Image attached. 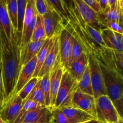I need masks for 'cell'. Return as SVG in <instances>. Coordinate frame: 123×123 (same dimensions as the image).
Instances as JSON below:
<instances>
[{"mask_svg": "<svg viewBox=\"0 0 123 123\" xmlns=\"http://www.w3.org/2000/svg\"><path fill=\"white\" fill-rule=\"evenodd\" d=\"M21 34L14 31L10 45H2L1 68L4 91L2 106L10 98L21 70Z\"/></svg>", "mask_w": 123, "mask_h": 123, "instance_id": "cell-1", "label": "cell"}, {"mask_svg": "<svg viewBox=\"0 0 123 123\" xmlns=\"http://www.w3.org/2000/svg\"><path fill=\"white\" fill-rule=\"evenodd\" d=\"M98 62L104 79L107 95L114 103L120 116L123 118V75L118 71Z\"/></svg>", "mask_w": 123, "mask_h": 123, "instance_id": "cell-2", "label": "cell"}, {"mask_svg": "<svg viewBox=\"0 0 123 123\" xmlns=\"http://www.w3.org/2000/svg\"><path fill=\"white\" fill-rule=\"evenodd\" d=\"M78 88V82L74 80L67 70H65L62 74L54 109H60L71 106L72 100Z\"/></svg>", "mask_w": 123, "mask_h": 123, "instance_id": "cell-3", "label": "cell"}, {"mask_svg": "<svg viewBox=\"0 0 123 123\" xmlns=\"http://www.w3.org/2000/svg\"><path fill=\"white\" fill-rule=\"evenodd\" d=\"M96 120L99 122L113 123L122 118L108 95H102L96 98Z\"/></svg>", "mask_w": 123, "mask_h": 123, "instance_id": "cell-4", "label": "cell"}, {"mask_svg": "<svg viewBox=\"0 0 123 123\" xmlns=\"http://www.w3.org/2000/svg\"><path fill=\"white\" fill-rule=\"evenodd\" d=\"M72 40V28L68 21L59 35V57L65 70L71 62Z\"/></svg>", "mask_w": 123, "mask_h": 123, "instance_id": "cell-5", "label": "cell"}, {"mask_svg": "<svg viewBox=\"0 0 123 123\" xmlns=\"http://www.w3.org/2000/svg\"><path fill=\"white\" fill-rule=\"evenodd\" d=\"M87 56L94 97L97 98L102 95H107L104 79L98 61L92 54H88Z\"/></svg>", "mask_w": 123, "mask_h": 123, "instance_id": "cell-6", "label": "cell"}, {"mask_svg": "<svg viewBox=\"0 0 123 123\" xmlns=\"http://www.w3.org/2000/svg\"><path fill=\"white\" fill-rule=\"evenodd\" d=\"M42 17L47 38L59 36L62 29L67 23L54 10H50Z\"/></svg>", "mask_w": 123, "mask_h": 123, "instance_id": "cell-7", "label": "cell"}, {"mask_svg": "<svg viewBox=\"0 0 123 123\" xmlns=\"http://www.w3.org/2000/svg\"><path fill=\"white\" fill-rule=\"evenodd\" d=\"M23 105V100L17 94L12 96L4 105L0 117L6 123H13L18 117Z\"/></svg>", "mask_w": 123, "mask_h": 123, "instance_id": "cell-8", "label": "cell"}, {"mask_svg": "<svg viewBox=\"0 0 123 123\" xmlns=\"http://www.w3.org/2000/svg\"><path fill=\"white\" fill-rule=\"evenodd\" d=\"M71 106L84 111L96 120V98L94 96L84 93L78 88L72 100Z\"/></svg>", "mask_w": 123, "mask_h": 123, "instance_id": "cell-9", "label": "cell"}, {"mask_svg": "<svg viewBox=\"0 0 123 123\" xmlns=\"http://www.w3.org/2000/svg\"><path fill=\"white\" fill-rule=\"evenodd\" d=\"M64 71L65 69L60 61L58 55L55 64L49 72L50 88V105L49 109L50 110L54 109L55 106L58 91Z\"/></svg>", "mask_w": 123, "mask_h": 123, "instance_id": "cell-10", "label": "cell"}, {"mask_svg": "<svg viewBox=\"0 0 123 123\" xmlns=\"http://www.w3.org/2000/svg\"><path fill=\"white\" fill-rule=\"evenodd\" d=\"M74 2L76 9L83 20L92 28L100 32V30L103 28L98 20V13L82 0H74Z\"/></svg>", "mask_w": 123, "mask_h": 123, "instance_id": "cell-11", "label": "cell"}, {"mask_svg": "<svg viewBox=\"0 0 123 123\" xmlns=\"http://www.w3.org/2000/svg\"><path fill=\"white\" fill-rule=\"evenodd\" d=\"M14 33L6 4L0 0V34L2 45H10V40Z\"/></svg>", "mask_w": 123, "mask_h": 123, "instance_id": "cell-12", "label": "cell"}, {"mask_svg": "<svg viewBox=\"0 0 123 123\" xmlns=\"http://www.w3.org/2000/svg\"><path fill=\"white\" fill-rule=\"evenodd\" d=\"M50 122H52L51 110L48 107L44 106L30 111L14 123H47Z\"/></svg>", "mask_w": 123, "mask_h": 123, "instance_id": "cell-13", "label": "cell"}, {"mask_svg": "<svg viewBox=\"0 0 123 123\" xmlns=\"http://www.w3.org/2000/svg\"><path fill=\"white\" fill-rule=\"evenodd\" d=\"M36 62H37V56H36L30 61H29L27 63L22 66L16 84L12 92L11 97L14 95L17 94L25 86V84H27L29 80L33 77L36 69Z\"/></svg>", "mask_w": 123, "mask_h": 123, "instance_id": "cell-14", "label": "cell"}, {"mask_svg": "<svg viewBox=\"0 0 123 123\" xmlns=\"http://www.w3.org/2000/svg\"><path fill=\"white\" fill-rule=\"evenodd\" d=\"M100 34L106 48L118 52H123V34L108 28L102 29Z\"/></svg>", "mask_w": 123, "mask_h": 123, "instance_id": "cell-15", "label": "cell"}, {"mask_svg": "<svg viewBox=\"0 0 123 123\" xmlns=\"http://www.w3.org/2000/svg\"><path fill=\"white\" fill-rule=\"evenodd\" d=\"M59 55V36H55L51 48L49 49L45 58L43 65L38 73V77L42 78L47 73H49L55 64Z\"/></svg>", "mask_w": 123, "mask_h": 123, "instance_id": "cell-16", "label": "cell"}, {"mask_svg": "<svg viewBox=\"0 0 123 123\" xmlns=\"http://www.w3.org/2000/svg\"><path fill=\"white\" fill-rule=\"evenodd\" d=\"M88 64V59L87 54L83 52L78 58L71 62L66 70L74 80L79 82Z\"/></svg>", "mask_w": 123, "mask_h": 123, "instance_id": "cell-17", "label": "cell"}, {"mask_svg": "<svg viewBox=\"0 0 123 123\" xmlns=\"http://www.w3.org/2000/svg\"><path fill=\"white\" fill-rule=\"evenodd\" d=\"M66 115L71 123H85L92 120H96L93 117L84 111L75 107L67 106L60 108Z\"/></svg>", "mask_w": 123, "mask_h": 123, "instance_id": "cell-18", "label": "cell"}, {"mask_svg": "<svg viewBox=\"0 0 123 123\" xmlns=\"http://www.w3.org/2000/svg\"><path fill=\"white\" fill-rule=\"evenodd\" d=\"M98 14L103 19L109 21L118 22L122 26L123 11L119 8L117 2L111 7L108 6L103 12Z\"/></svg>", "mask_w": 123, "mask_h": 123, "instance_id": "cell-19", "label": "cell"}, {"mask_svg": "<svg viewBox=\"0 0 123 123\" xmlns=\"http://www.w3.org/2000/svg\"><path fill=\"white\" fill-rule=\"evenodd\" d=\"M54 37L53 36L51 38H47L44 42V44H43L41 49H40L39 52H38L37 56V62H36V69H35L33 77H38V73L41 69L43 62H44L45 58L49 52V49L51 48L52 45L53 44V42L54 40Z\"/></svg>", "mask_w": 123, "mask_h": 123, "instance_id": "cell-20", "label": "cell"}, {"mask_svg": "<svg viewBox=\"0 0 123 123\" xmlns=\"http://www.w3.org/2000/svg\"><path fill=\"white\" fill-rule=\"evenodd\" d=\"M46 40H40L30 42L28 45L25 54L21 57L22 66L27 63L29 61L37 55L40 49L44 44Z\"/></svg>", "mask_w": 123, "mask_h": 123, "instance_id": "cell-21", "label": "cell"}, {"mask_svg": "<svg viewBox=\"0 0 123 123\" xmlns=\"http://www.w3.org/2000/svg\"><path fill=\"white\" fill-rule=\"evenodd\" d=\"M78 89L84 93L94 96L88 64L80 80L78 82Z\"/></svg>", "mask_w": 123, "mask_h": 123, "instance_id": "cell-22", "label": "cell"}, {"mask_svg": "<svg viewBox=\"0 0 123 123\" xmlns=\"http://www.w3.org/2000/svg\"><path fill=\"white\" fill-rule=\"evenodd\" d=\"M40 86L44 97L45 106L50 108V88L49 73L41 78L39 81Z\"/></svg>", "mask_w": 123, "mask_h": 123, "instance_id": "cell-23", "label": "cell"}, {"mask_svg": "<svg viewBox=\"0 0 123 123\" xmlns=\"http://www.w3.org/2000/svg\"><path fill=\"white\" fill-rule=\"evenodd\" d=\"M47 38L43 26L42 17L37 14L36 19V25L34 29L33 33L31 37V42L40 40H46Z\"/></svg>", "mask_w": 123, "mask_h": 123, "instance_id": "cell-24", "label": "cell"}, {"mask_svg": "<svg viewBox=\"0 0 123 123\" xmlns=\"http://www.w3.org/2000/svg\"><path fill=\"white\" fill-rule=\"evenodd\" d=\"M39 81L35 85V86L32 89V91L30 92V93L26 97V98L23 101V102H26V101L28 100H31L33 101V102H36V103H38V104L41 105L45 106L44 97L43 92H42V90L40 88V86Z\"/></svg>", "mask_w": 123, "mask_h": 123, "instance_id": "cell-25", "label": "cell"}, {"mask_svg": "<svg viewBox=\"0 0 123 123\" xmlns=\"http://www.w3.org/2000/svg\"><path fill=\"white\" fill-rule=\"evenodd\" d=\"M47 1L50 7L61 16L64 20L66 22L68 21L70 13L65 7L62 0H47Z\"/></svg>", "mask_w": 123, "mask_h": 123, "instance_id": "cell-26", "label": "cell"}, {"mask_svg": "<svg viewBox=\"0 0 123 123\" xmlns=\"http://www.w3.org/2000/svg\"><path fill=\"white\" fill-rule=\"evenodd\" d=\"M7 12L9 16L14 31L17 30V23H18V10H17L16 0H9L6 3Z\"/></svg>", "mask_w": 123, "mask_h": 123, "instance_id": "cell-27", "label": "cell"}, {"mask_svg": "<svg viewBox=\"0 0 123 123\" xmlns=\"http://www.w3.org/2000/svg\"><path fill=\"white\" fill-rule=\"evenodd\" d=\"M37 14H37V11L35 8L33 1L32 0H28L26 8H25V14H24L22 30L27 26V25L31 22L33 18Z\"/></svg>", "mask_w": 123, "mask_h": 123, "instance_id": "cell-28", "label": "cell"}, {"mask_svg": "<svg viewBox=\"0 0 123 123\" xmlns=\"http://www.w3.org/2000/svg\"><path fill=\"white\" fill-rule=\"evenodd\" d=\"M72 35H73V40H72L71 62L74 61V60H75L76 59L78 58L83 52H84L82 46L81 45L79 40L78 39L76 35L74 34L73 28H72Z\"/></svg>", "mask_w": 123, "mask_h": 123, "instance_id": "cell-29", "label": "cell"}, {"mask_svg": "<svg viewBox=\"0 0 123 123\" xmlns=\"http://www.w3.org/2000/svg\"><path fill=\"white\" fill-rule=\"evenodd\" d=\"M41 78L39 77H32L28 81V82L25 84V86L21 89L20 91L18 93V94L20 96V98L23 100V101L26 98V97L28 96L35 85L37 84Z\"/></svg>", "mask_w": 123, "mask_h": 123, "instance_id": "cell-30", "label": "cell"}, {"mask_svg": "<svg viewBox=\"0 0 123 123\" xmlns=\"http://www.w3.org/2000/svg\"><path fill=\"white\" fill-rule=\"evenodd\" d=\"M44 106L38 104V103H36V102H33V101L28 100V101H26V102H23L22 108L21 110H20L18 117L16 118L15 121H14L13 123H15L16 121H17L18 120H19V119L21 118L22 117L24 116L26 113L30 111L33 110V109H37V108H42V107H44Z\"/></svg>", "mask_w": 123, "mask_h": 123, "instance_id": "cell-31", "label": "cell"}, {"mask_svg": "<svg viewBox=\"0 0 123 123\" xmlns=\"http://www.w3.org/2000/svg\"><path fill=\"white\" fill-rule=\"evenodd\" d=\"M34 4L35 8H36L37 13L38 15L43 16L44 14H46L50 10H54L47 0H32Z\"/></svg>", "mask_w": 123, "mask_h": 123, "instance_id": "cell-32", "label": "cell"}, {"mask_svg": "<svg viewBox=\"0 0 123 123\" xmlns=\"http://www.w3.org/2000/svg\"><path fill=\"white\" fill-rule=\"evenodd\" d=\"M52 123H71L68 118L63 112L58 108H55L51 110Z\"/></svg>", "mask_w": 123, "mask_h": 123, "instance_id": "cell-33", "label": "cell"}, {"mask_svg": "<svg viewBox=\"0 0 123 123\" xmlns=\"http://www.w3.org/2000/svg\"><path fill=\"white\" fill-rule=\"evenodd\" d=\"M84 2L90 6L91 8L94 10L96 13H100L101 12L99 4L96 1V0H82Z\"/></svg>", "mask_w": 123, "mask_h": 123, "instance_id": "cell-34", "label": "cell"}, {"mask_svg": "<svg viewBox=\"0 0 123 123\" xmlns=\"http://www.w3.org/2000/svg\"><path fill=\"white\" fill-rule=\"evenodd\" d=\"M62 1L64 4L65 7L67 9V10L68 11V12L70 11L74 10L76 8L74 0H62Z\"/></svg>", "mask_w": 123, "mask_h": 123, "instance_id": "cell-35", "label": "cell"}, {"mask_svg": "<svg viewBox=\"0 0 123 123\" xmlns=\"http://www.w3.org/2000/svg\"><path fill=\"white\" fill-rule=\"evenodd\" d=\"M4 98V91L3 82H2L1 68H0V100H1L3 102Z\"/></svg>", "mask_w": 123, "mask_h": 123, "instance_id": "cell-36", "label": "cell"}, {"mask_svg": "<svg viewBox=\"0 0 123 123\" xmlns=\"http://www.w3.org/2000/svg\"><path fill=\"white\" fill-rule=\"evenodd\" d=\"M99 6L101 10V12H103L105 10V8L108 7V0H100Z\"/></svg>", "mask_w": 123, "mask_h": 123, "instance_id": "cell-37", "label": "cell"}, {"mask_svg": "<svg viewBox=\"0 0 123 123\" xmlns=\"http://www.w3.org/2000/svg\"><path fill=\"white\" fill-rule=\"evenodd\" d=\"M117 2V0H108V6L111 7L114 6Z\"/></svg>", "mask_w": 123, "mask_h": 123, "instance_id": "cell-38", "label": "cell"}, {"mask_svg": "<svg viewBox=\"0 0 123 123\" xmlns=\"http://www.w3.org/2000/svg\"><path fill=\"white\" fill-rule=\"evenodd\" d=\"M85 123H105L99 122V121H97V120H91V121H87V122H86Z\"/></svg>", "mask_w": 123, "mask_h": 123, "instance_id": "cell-39", "label": "cell"}, {"mask_svg": "<svg viewBox=\"0 0 123 123\" xmlns=\"http://www.w3.org/2000/svg\"><path fill=\"white\" fill-rule=\"evenodd\" d=\"M113 123H123V118L119 119L117 121H116V122H114Z\"/></svg>", "mask_w": 123, "mask_h": 123, "instance_id": "cell-40", "label": "cell"}, {"mask_svg": "<svg viewBox=\"0 0 123 123\" xmlns=\"http://www.w3.org/2000/svg\"><path fill=\"white\" fill-rule=\"evenodd\" d=\"M1 50H2V42H1V34H0V52L1 54Z\"/></svg>", "mask_w": 123, "mask_h": 123, "instance_id": "cell-41", "label": "cell"}, {"mask_svg": "<svg viewBox=\"0 0 123 123\" xmlns=\"http://www.w3.org/2000/svg\"><path fill=\"white\" fill-rule=\"evenodd\" d=\"M2 109V101L0 100V112H1V110Z\"/></svg>", "mask_w": 123, "mask_h": 123, "instance_id": "cell-42", "label": "cell"}, {"mask_svg": "<svg viewBox=\"0 0 123 123\" xmlns=\"http://www.w3.org/2000/svg\"><path fill=\"white\" fill-rule=\"evenodd\" d=\"M5 123L4 121L2 120V118H1V117H0V123Z\"/></svg>", "mask_w": 123, "mask_h": 123, "instance_id": "cell-43", "label": "cell"}, {"mask_svg": "<svg viewBox=\"0 0 123 123\" xmlns=\"http://www.w3.org/2000/svg\"><path fill=\"white\" fill-rule=\"evenodd\" d=\"M1 52H0V68H1Z\"/></svg>", "mask_w": 123, "mask_h": 123, "instance_id": "cell-44", "label": "cell"}, {"mask_svg": "<svg viewBox=\"0 0 123 123\" xmlns=\"http://www.w3.org/2000/svg\"><path fill=\"white\" fill-rule=\"evenodd\" d=\"M1 1H2V2H4V4H6V0H1Z\"/></svg>", "mask_w": 123, "mask_h": 123, "instance_id": "cell-45", "label": "cell"}, {"mask_svg": "<svg viewBox=\"0 0 123 123\" xmlns=\"http://www.w3.org/2000/svg\"><path fill=\"white\" fill-rule=\"evenodd\" d=\"M53 123L50 122V123Z\"/></svg>", "mask_w": 123, "mask_h": 123, "instance_id": "cell-46", "label": "cell"}, {"mask_svg": "<svg viewBox=\"0 0 123 123\" xmlns=\"http://www.w3.org/2000/svg\"><path fill=\"white\" fill-rule=\"evenodd\" d=\"M96 1H97V2H98V4H99V1H100V0H96Z\"/></svg>", "mask_w": 123, "mask_h": 123, "instance_id": "cell-47", "label": "cell"}, {"mask_svg": "<svg viewBox=\"0 0 123 123\" xmlns=\"http://www.w3.org/2000/svg\"><path fill=\"white\" fill-rule=\"evenodd\" d=\"M8 1H9V0H6V3H7V2H8Z\"/></svg>", "mask_w": 123, "mask_h": 123, "instance_id": "cell-48", "label": "cell"}, {"mask_svg": "<svg viewBox=\"0 0 123 123\" xmlns=\"http://www.w3.org/2000/svg\"><path fill=\"white\" fill-rule=\"evenodd\" d=\"M123 1V0H117V1Z\"/></svg>", "mask_w": 123, "mask_h": 123, "instance_id": "cell-49", "label": "cell"}, {"mask_svg": "<svg viewBox=\"0 0 123 123\" xmlns=\"http://www.w3.org/2000/svg\"></svg>", "mask_w": 123, "mask_h": 123, "instance_id": "cell-50", "label": "cell"}]
</instances>
